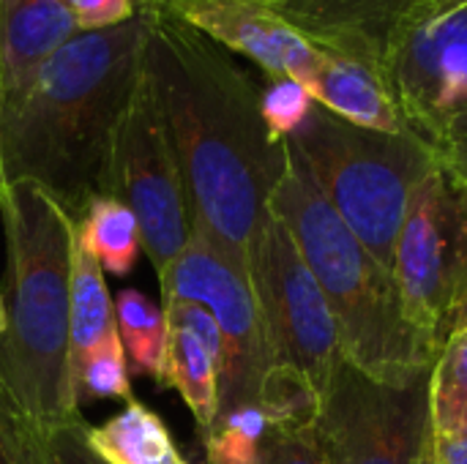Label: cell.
<instances>
[{
	"mask_svg": "<svg viewBox=\"0 0 467 464\" xmlns=\"http://www.w3.org/2000/svg\"><path fill=\"white\" fill-rule=\"evenodd\" d=\"M268 429V418L257 405L235 407L219 416L202 440L205 464H254Z\"/></svg>",
	"mask_w": 467,
	"mask_h": 464,
	"instance_id": "7402d4cb",
	"label": "cell"
},
{
	"mask_svg": "<svg viewBox=\"0 0 467 464\" xmlns=\"http://www.w3.org/2000/svg\"><path fill=\"white\" fill-rule=\"evenodd\" d=\"M85 440L107 464H194L181 454L167 424L137 399L101 427H85Z\"/></svg>",
	"mask_w": 467,
	"mask_h": 464,
	"instance_id": "2e32d148",
	"label": "cell"
},
{
	"mask_svg": "<svg viewBox=\"0 0 467 464\" xmlns=\"http://www.w3.org/2000/svg\"><path fill=\"white\" fill-rule=\"evenodd\" d=\"M63 3L74 11L79 33L115 27L159 8V0H63Z\"/></svg>",
	"mask_w": 467,
	"mask_h": 464,
	"instance_id": "4316f807",
	"label": "cell"
},
{
	"mask_svg": "<svg viewBox=\"0 0 467 464\" xmlns=\"http://www.w3.org/2000/svg\"><path fill=\"white\" fill-rule=\"evenodd\" d=\"M219 380L222 364L192 331L167 325V358H164V388H175L194 416L200 440L208 438L219 418Z\"/></svg>",
	"mask_w": 467,
	"mask_h": 464,
	"instance_id": "ac0fdd59",
	"label": "cell"
},
{
	"mask_svg": "<svg viewBox=\"0 0 467 464\" xmlns=\"http://www.w3.org/2000/svg\"><path fill=\"white\" fill-rule=\"evenodd\" d=\"M145 77L183 178L189 222L249 273V246L287 167L260 109V85L208 36L156 8Z\"/></svg>",
	"mask_w": 467,
	"mask_h": 464,
	"instance_id": "6da1fadb",
	"label": "cell"
},
{
	"mask_svg": "<svg viewBox=\"0 0 467 464\" xmlns=\"http://www.w3.org/2000/svg\"><path fill=\"white\" fill-rule=\"evenodd\" d=\"M159 8L183 19L230 55L254 60L268 79L287 77L312 88L326 46L309 41L271 5L254 0H159Z\"/></svg>",
	"mask_w": 467,
	"mask_h": 464,
	"instance_id": "7c38bea8",
	"label": "cell"
},
{
	"mask_svg": "<svg viewBox=\"0 0 467 464\" xmlns=\"http://www.w3.org/2000/svg\"><path fill=\"white\" fill-rule=\"evenodd\" d=\"M254 3H263V5H274L276 0H254Z\"/></svg>",
	"mask_w": 467,
	"mask_h": 464,
	"instance_id": "1f68e13d",
	"label": "cell"
},
{
	"mask_svg": "<svg viewBox=\"0 0 467 464\" xmlns=\"http://www.w3.org/2000/svg\"><path fill=\"white\" fill-rule=\"evenodd\" d=\"M435 438H467V320L454 325L430 372Z\"/></svg>",
	"mask_w": 467,
	"mask_h": 464,
	"instance_id": "ffe728a7",
	"label": "cell"
},
{
	"mask_svg": "<svg viewBox=\"0 0 467 464\" xmlns=\"http://www.w3.org/2000/svg\"><path fill=\"white\" fill-rule=\"evenodd\" d=\"M315 438L328 464H427L435 440L430 375L386 386L342 361L320 402Z\"/></svg>",
	"mask_w": 467,
	"mask_h": 464,
	"instance_id": "9c48e42d",
	"label": "cell"
},
{
	"mask_svg": "<svg viewBox=\"0 0 467 464\" xmlns=\"http://www.w3.org/2000/svg\"><path fill=\"white\" fill-rule=\"evenodd\" d=\"M309 93L320 107L353 126L380 134H408L405 120L383 82L348 55L326 49Z\"/></svg>",
	"mask_w": 467,
	"mask_h": 464,
	"instance_id": "9a60e30c",
	"label": "cell"
},
{
	"mask_svg": "<svg viewBox=\"0 0 467 464\" xmlns=\"http://www.w3.org/2000/svg\"><path fill=\"white\" fill-rule=\"evenodd\" d=\"M74 397L77 405L82 399H120V402L134 399L120 336L88 356V361L79 366L74 377Z\"/></svg>",
	"mask_w": 467,
	"mask_h": 464,
	"instance_id": "603a6c76",
	"label": "cell"
},
{
	"mask_svg": "<svg viewBox=\"0 0 467 464\" xmlns=\"http://www.w3.org/2000/svg\"><path fill=\"white\" fill-rule=\"evenodd\" d=\"M161 306L186 301L211 312L222 331L224 361L219 380V416L257 405L263 377L271 369V353L260 306L249 282L208 235L192 227L186 249L159 276Z\"/></svg>",
	"mask_w": 467,
	"mask_h": 464,
	"instance_id": "8fae6325",
	"label": "cell"
},
{
	"mask_svg": "<svg viewBox=\"0 0 467 464\" xmlns=\"http://www.w3.org/2000/svg\"><path fill=\"white\" fill-rule=\"evenodd\" d=\"M115 320L123 353L131 358V369L161 386L167 358V320L161 306L140 290H123L115 298Z\"/></svg>",
	"mask_w": 467,
	"mask_h": 464,
	"instance_id": "44dd1931",
	"label": "cell"
},
{
	"mask_svg": "<svg viewBox=\"0 0 467 464\" xmlns=\"http://www.w3.org/2000/svg\"><path fill=\"white\" fill-rule=\"evenodd\" d=\"M427 464H467V438H435Z\"/></svg>",
	"mask_w": 467,
	"mask_h": 464,
	"instance_id": "f1b7e54d",
	"label": "cell"
},
{
	"mask_svg": "<svg viewBox=\"0 0 467 464\" xmlns=\"http://www.w3.org/2000/svg\"><path fill=\"white\" fill-rule=\"evenodd\" d=\"M0 464H47L44 432L22 413L0 372Z\"/></svg>",
	"mask_w": 467,
	"mask_h": 464,
	"instance_id": "cb8c5ba5",
	"label": "cell"
},
{
	"mask_svg": "<svg viewBox=\"0 0 467 464\" xmlns=\"http://www.w3.org/2000/svg\"><path fill=\"white\" fill-rule=\"evenodd\" d=\"M380 82L405 129L467 191V0H424L397 30Z\"/></svg>",
	"mask_w": 467,
	"mask_h": 464,
	"instance_id": "8992f818",
	"label": "cell"
},
{
	"mask_svg": "<svg viewBox=\"0 0 467 464\" xmlns=\"http://www.w3.org/2000/svg\"><path fill=\"white\" fill-rule=\"evenodd\" d=\"M290 145L350 232L391 268L413 191L438 164L427 145L410 131L380 134L353 126L317 101Z\"/></svg>",
	"mask_w": 467,
	"mask_h": 464,
	"instance_id": "5b68a950",
	"label": "cell"
},
{
	"mask_svg": "<svg viewBox=\"0 0 467 464\" xmlns=\"http://www.w3.org/2000/svg\"><path fill=\"white\" fill-rule=\"evenodd\" d=\"M77 33V16L63 0H0V107Z\"/></svg>",
	"mask_w": 467,
	"mask_h": 464,
	"instance_id": "5bb4252c",
	"label": "cell"
},
{
	"mask_svg": "<svg viewBox=\"0 0 467 464\" xmlns=\"http://www.w3.org/2000/svg\"><path fill=\"white\" fill-rule=\"evenodd\" d=\"M312 107H315L312 93L301 82L287 77L268 79V85L260 90V109L265 126L276 139H290L304 126Z\"/></svg>",
	"mask_w": 467,
	"mask_h": 464,
	"instance_id": "d4e9b609",
	"label": "cell"
},
{
	"mask_svg": "<svg viewBox=\"0 0 467 464\" xmlns=\"http://www.w3.org/2000/svg\"><path fill=\"white\" fill-rule=\"evenodd\" d=\"M254 464H328L315 429H268Z\"/></svg>",
	"mask_w": 467,
	"mask_h": 464,
	"instance_id": "484cf974",
	"label": "cell"
},
{
	"mask_svg": "<svg viewBox=\"0 0 467 464\" xmlns=\"http://www.w3.org/2000/svg\"><path fill=\"white\" fill-rule=\"evenodd\" d=\"M249 282L260 306L271 366L301 372L320 402L345 361L331 306L287 227L268 211L249 246Z\"/></svg>",
	"mask_w": 467,
	"mask_h": 464,
	"instance_id": "ba28073f",
	"label": "cell"
},
{
	"mask_svg": "<svg viewBox=\"0 0 467 464\" xmlns=\"http://www.w3.org/2000/svg\"><path fill=\"white\" fill-rule=\"evenodd\" d=\"M5 191H8V186H5V178H3V161H0V200L5 197Z\"/></svg>",
	"mask_w": 467,
	"mask_h": 464,
	"instance_id": "f546056e",
	"label": "cell"
},
{
	"mask_svg": "<svg viewBox=\"0 0 467 464\" xmlns=\"http://www.w3.org/2000/svg\"><path fill=\"white\" fill-rule=\"evenodd\" d=\"M71 386L79 366L88 361L93 350L118 339V320H115V301L104 282V268L99 260L74 243V268H71Z\"/></svg>",
	"mask_w": 467,
	"mask_h": 464,
	"instance_id": "e0dca14e",
	"label": "cell"
},
{
	"mask_svg": "<svg viewBox=\"0 0 467 464\" xmlns=\"http://www.w3.org/2000/svg\"><path fill=\"white\" fill-rule=\"evenodd\" d=\"M391 271L410 325L441 353L467 304V191L441 164L413 191Z\"/></svg>",
	"mask_w": 467,
	"mask_h": 464,
	"instance_id": "52a82bcc",
	"label": "cell"
},
{
	"mask_svg": "<svg viewBox=\"0 0 467 464\" xmlns=\"http://www.w3.org/2000/svg\"><path fill=\"white\" fill-rule=\"evenodd\" d=\"M104 194L131 208L140 224L142 252L156 276H161L186 249L192 222L178 159L145 74L115 134Z\"/></svg>",
	"mask_w": 467,
	"mask_h": 464,
	"instance_id": "30bf717a",
	"label": "cell"
},
{
	"mask_svg": "<svg viewBox=\"0 0 467 464\" xmlns=\"http://www.w3.org/2000/svg\"><path fill=\"white\" fill-rule=\"evenodd\" d=\"M85 427L88 424L82 418H77L71 424L47 429L44 432L47 464H107L90 451V446L85 440Z\"/></svg>",
	"mask_w": 467,
	"mask_h": 464,
	"instance_id": "83f0119b",
	"label": "cell"
},
{
	"mask_svg": "<svg viewBox=\"0 0 467 464\" xmlns=\"http://www.w3.org/2000/svg\"><path fill=\"white\" fill-rule=\"evenodd\" d=\"M424 0H276L271 8L309 41L348 55L378 79L402 22Z\"/></svg>",
	"mask_w": 467,
	"mask_h": 464,
	"instance_id": "4fadbf2b",
	"label": "cell"
},
{
	"mask_svg": "<svg viewBox=\"0 0 467 464\" xmlns=\"http://www.w3.org/2000/svg\"><path fill=\"white\" fill-rule=\"evenodd\" d=\"M77 241L99 260L104 271L115 276L131 273L142 249L137 216L129 205L109 194L90 200L82 219L77 222Z\"/></svg>",
	"mask_w": 467,
	"mask_h": 464,
	"instance_id": "d6986e66",
	"label": "cell"
},
{
	"mask_svg": "<svg viewBox=\"0 0 467 464\" xmlns=\"http://www.w3.org/2000/svg\"><path fill=\"white\" fill-rule=\"evenodd\" d=\"M0 219V372L22 413L47 432L79 418L68 334L77 222L27 180L8 186Z\"/></svg>",
	"mask_w": 467,
	"mask_h": 464,
	"instance_id": "3957f363",
	"label": "cell"
},
{
	"mask_svg": "<svg viewBox=\"0 0 467 464\" xmlns=\"http://www.w3.org/2000/svg\"><path fill=\"white\" fill-rule=\"evenodd\" d=\"M150 16L77 33L0 107L5 186H38L74 222L104 194L115 134L145 74Z\"/></svg>",
	"mask_w": 467,
	"mask_h": 464,
	"instance_id": "7a4b0ae2",
	"label": "cell"
},
{
	"mask_svg": "<svg viewBox=\"0 0 467 464\" xmlns=\"http://www.w3.org/2000/svg\"><path fill=\"white\" fill-rule=\"evenodd\" d=\"M268 211L287 227L317 279L339 334L342 358L386 386H410L432 372L438 347L408 320L386 268L323 197L287 139V167Z\"/></svg>",
	"mask_w": 467,
	"mask_h": 464,
	"instance_id": "277c9868",
	"label": "cell"
},
{
	"mask_svg": "<svg viewBox=\"0 0 467 464\" xmlns=\"http://www.w3.org/2000/svg\"><path fill=\"white\" fill-rule=\"evenodd\" d=\"M462 320H467V304H465V309H462V314H460V320H457V325H460Z\"/></svg>",
	"mask_w": 467,
	"mask_h": 464,
	"instance_id": "4dcf8cb0",
	"label": "cell"
}]
</instances>
